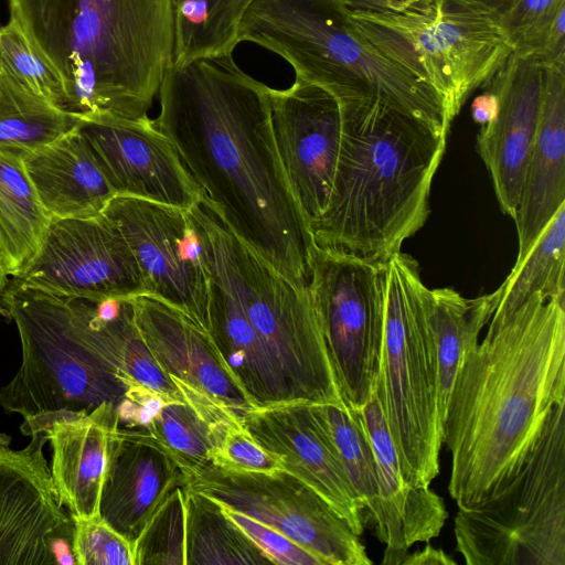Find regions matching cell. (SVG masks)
<instances>
[{
	"instance_id": "7a4b0ae2",
	"label": "cell",
	"mask_w": 565,
	"mask_h": 565,
	"mask_svg": "<svg viewBox=\"0 0 565 565\" xmlns=\"http://www.w3.org/2000/svg\"><path fill=\"white\" fill-rule=\"evenodd\" d=\"M565 404V300L536 294L494 310L461 358L444 420L448 491L470 508L502 490Z\"/></svg>"
},
{
	"instance_id": "7402d4cb",
	"label": "cell",
	"mask_w": 565,
	"mask_h": 565,
	"mask_svg": "<svg viewBox=\"0 0 565 565\" xmlns=\"http://www.w3.org/2000/svg\"><path fill=\"white\" fill-rule=\"evenodd\" d=\"M130 300L137 330L166 374L218 399L239 419L253 408L225 370L207 332L153 295Z\"/></svg>"
},
{
	"instance_id": "9c48e42d",
	"label": "cell",
	"mask_w": 565,
	"mask_h": 565,
	"mask_svg": "<svg viewBox=\"0 0 565 565\" xmlns=\"http://www.w3.org/2000/svg\"><path fill=\"white\" fill-rule=\"evenodd\" d=\"M565 404L552 409L516 476L455 518L468 565H565Z\"/></svg>"
},
{
	"instance_id": "30bf717a",
	"label": "cell",
	"mask_w": 565,
	"mask_h": 565,
	"mask_svg": "<svg viewBox=\"0 0 565 565\" xmlns=\"http://www.w3.org/2000/svg\"><path fill=\"white\" fill-rule=\"evenodd\" d=\"M351 18L375 47L437 94L450 122L512 54L499 19L458 0H441L431 18Z\"/></svg>"
},
{
	"instance_id": "cb8c5ba5",
	"label": "cell",
	"mask_w": 565,
	"mask_h": 565,
	"mask_svg": "<svg viewBox=\"0 0 565 565\" xmlns=\"http://www.w3.org/2000/svg\"><path fill=\"white\" fill-rule=\"evenodd\" d=\"M565 205V68L544 67L540 121L513 217L520 263Z\"/></svg>"
},
{
	"instance_id": "1f68e13d",
	"label": "cell",
	"mask_w": 565,
	"mask_h": 565,
	"mask_svg": "<svg viewBox=\"0 0 565 565\" xmlns=\"http://www.w3.org/2000/svg\"><path fill=\"white\" fill-rule=\"evenodd\" d=\"M565 205L552 217L499 287L495 310L520 306L533 295L565 300Z\"/></svg>"
},
{
	"instance_id": "8d00e7d4",
	"label": "cell",
	"mask_w": 565,
	"mask_h": 565,
	"mask_svg": "<svg viewBox=\"0 0 565 565\" xmlns=\"http://www.w3.org/2000/svg\"><path fill=\"white\" fill-rule=\"evenodd\" d=\"M72 519L74 531L71 547L75 564L134 565L132 544L100 515Z\"/></svg>"
},
{
	"instance_id": "277c9868",
	"label": "cell",
	"mask_w": 565,
	"mask_h": 565,
	"mask_svg": "<svg viewBox=\"0 0 565 565\" xmlns=\"http://www.w3.org/2000/svg\"><path fill=\"white\" fill-rule=\"evenodd\" d=\"M13 20L58 76L64 111L148 116L174 47L173 0H9Z\"/></svg>"
},
{
	"instance_id": "d6986e66",
	"label": "cell",
	"mask_w": 565,
	"mask_h": 565,
	"mask_svg": "<svg viewBox=\"0 0 565 565\" xmlns=\"http://www.w3.org/2000/svg\"><path fill=\"white\" fill-rule=\"evenodd\" d=\"M543 72L539 62L512 53L486 85L497 98V111L490 122L481 126L477 148L500 209L512 218L537 132Z\"/></svg>"
},
{
	"instance_id": "2e32d148",
	"label": "cell",
	"mask_w": 565,
	"mask_h": 565,
	"mask_svg": "<svg viewBox=\"0 0 565 565\" xmlns=\"http://www.w3.org/2000/svg\"><path fill=\"white\" fill-rule=\"evenodd\" d=\"M269 102L279 157L310 230L332 189L342 134L340 102L298 76L288 88H269Z\"/></svg>"
},
{
	"instance_id": "3957f363",
	"label": "cell",
	"mask_w": 565,
	"mask_h": 565,
	"mask_svg": "<svg viewBox=\"0 0 565 565\" xmlns=\"http://www.w3.org/2000/svg\"><path fill=\"white\" fill-rule=\"evenodd\" d=\"M189 212L212 277L210 337L253 407H347L308 287L237 237L204 198Z\"/></svg>"
},
{
	"instance_id": "7c38bea8",
	"label": "cell",
	"mask_w": 565,
	"mask_h": 565,
	"mask_svg": "<svg viewBox=\"0 0 565 565\" xmlns=\"http://www.w3.org/2000/svg\"><path fill=\"white\" fill-rule=\"evenodd\" d=\"M186 491L207 495L299 544L323 565H371L360 535L318 492L280 469L234 471L213 465L185 475Z\"/></svg>"
},
{
	"instance_id": "d4e9b609",
	"label": "cell",
	"mask_w": 565,
	"mask_h": 565,
	"mask_svg": "<svg viewBox=\"0 0 565 565\" xmlns=\"http://www.w3.org/2000/svg\"><path fill=\"white\" fill-rule=\"evenodd\" d=\"M23 162L41 204L52 218L99 215L116 196L78 125L25 157Z\"/></svg>"
},
{
	"instance_id": "d6a6232c",
	"label": "cell",
	"mask_w": 565,
	"mask_h": 565,
	"mask_svg": "<svg viewBox=\"0 0 565 565\" xmlns=\"http://www.w3.org/2000/svg\"><path fill=\"white\" fill-rule=\"evenodd\" d=\"M318 406L349 481L373 521L377 539L381 540L385 527V511L377 465L360 409L331 404Z\"/></svg>"
},
{
	"instance_id": "52a82bcc",
	"label": "cell",
	"mask_w": 565,
	"mask_h": 565,
	"mask_svg": "<svg viewBox=\"0 0 565 565\" xmlns=\"http://www.w3.org/2000/svg\"><path fill=\"white\" fill-rule=\"evenodd\" d=\"M239 42L276 53L296 76L339 100L380 98L440 135L449 132L437 94L375 47L338 0H254L239 20Z\"/></svg>"
},
{
	"instance_id": "f35d334b",
	"label": "cell",
	"mask_w": 565,
	"mask_h": 565,
	"mask_svg": "<svg viewBox=\"0 0 565 565\" xmlns=\"http://www.w3.org/2000/svg\"><path fill=\"white\" fill-rule=\"evenodd\" d=\"M223 508L225 513L266 553L273 564L323 565L317 556L278 531L244 513L225 505Z\"/></svg>"
},
{
	"instance_id": "e0dca14e",
	"label": "cell",
	"mask_w": 565,
	"mask_h": 565,
	"mask_svg": "<svg viewBox=\"0 0 565 565\" xmlns=\"http://www.w3.org/2000/svg\"><path fill=\"white\" fill-rule=\"evenodd\" d=\"M78 129L116 195L183 210H190L202 200L201 189L174 146L148 116L81 119Z\"/></svg>"
},
{
	"instance_id": "836d02e7",
	"label": "cell",
	"mask_w": 565,
	"mask_h": 565,
	"mask_svg": "<svg viewBox=\"0 0 565 565\" xmlns=\"http://www.w3.org/2000/svg\"><path fill=\"white\" fill-rule=\"evenodd\" d=\"M499 22L513 54L565 68V0H515Z\"/></svg>"
},
{
	"instance_id": "e575fe53",
	"label": "cell",
	"mask_w": 565,
	"mask_h": 565,
	"mask_svg": "<svg viewBox=\"0 0 565 565\" xmlns=\"http://www.w3.org/2000/svg\"><path fill=\"white\" fill-rule=\"evenodd\" d=\"M132 551L134 565H185L183 487H175L156 509Z\"/></svg>"
},
{
	"instance_id": "f546056e",
	"label": "cell",
	"mask_w": 565,
	"mask_h": 565,
	"mask_svg": "<svg viewBox=\"0 0 565 565\" xmlns=\"http://www.w3.org/2000/svg\"><path fill=\"white\" fill-rule=\"evenodd\" d=\"M79 121L0 67L1 152L24 159L72 131Z\"/></svg>"
},
{
	"instance_id": "5bb4252c",
	"label": "cell",
	"mask_w": 565,
	"mask_h": 565,
	"mask_svg": "<svg viewBox=\"0 0 565 565\" xmlns=\"http://www.w3.org/2000/svg\"><path fill=\"white\" fill-rule=\"evenodd\" d=\"M19 284L51 295L98 301L147 294L136 257L104 213L52 218Z\"/></svg>"
},
{
	"instance_id": "4fadbf2b",
	"label": "cell",
	"mask_w": 565,
	"mask_h": 565,
	"mask_svg": "<svg viewBox=\"0 0 565 565\" xmlns=\"http://www.w3.org/2000/svg\"><path fill=\"white\" fill-rule=\"evenodd\" d=\"M103 213L129 244L147 294L177 308L210 334L212 277L189 210L116 195Z\"/></svg>"
},
{
	"instance_id": "ee69618b",
	"label": "cell",
	"mask_w": 565,
	"mask_h": 565,
	"mask_svg": "<svg viewBox=\"0 0 565 565\" xmlns=\"http://www.w3.org/2000/svg\"><path fill=\"white\" fill-rule=\"evenodd\" d=\"M7 277L8 276L4 274V271L2 270V268L0 266V312H2V313H6L4 308L2 306V296L6 290Z\"/></svg>"
},
{
	"instance_id": "60d3db41",
	"label": "cell",
	"mask_w": 565,
	"mask_h": 565,
	"mask_svg": "<svg viewBox=\"0 0 565 565\" xmlns=\"http://www.w3.org/2000/svg\"><path fill=\"white\" fill-rule=\"evenodd\" d=\"M456 561L444 550L430 544L417 552L407 553L401 565H455Z\"/></svg>"
},
{
	"instance_id": "6da1fadb",
	"label": "cell",
	"mask_w": 565,
	"mask_h": 565,
	"mask_svg": "<svg viewBox=\"0 0 565 565\" xmlns=\"http://www.w3.org/2000/svg\"><path fill=\"white\" fill-rule=\"evenodd\" d=\"M269 88L232 54L171 64L154 122L225 225L308 287L316 245L279 157Z\"/></svg>"
},
{
	"instance_id": "ac0fdd59",
	"label": "cell",
	"mask_w": 565,
	"mask_h": 565,
	"mask_svg": "<svg viewBox=\"0 0 565 565\" xmlns=\"http://www.w3.org/2000/svg\"><path fill=\"white\" fill-rule=\"evenodd\" d=\"M241 423L262 448L279 459L284 470L311 487L362 535L364 505L349 481L318 404L253 407Z\"/></svg>"
},
{
	"instance_id": "f6af8a7d",
	"label": "cell",
	"mask_w": 565,
	"mask_h": 565,
	"mask_svg": "<svg viewBox=\"0 0 565 565\" xmlns=\"http://www.w3.org/2000/svg\"><path fill=\"white\" fill-rule=\"evenodd\" d=\"M11 438L10 436L0 433V447H8L10 445Z\"/></svg>"
},
{
	"instance_id": "4316f807",
	"label": "cell",
	"mask_w": 565,
	"mask_h": 565,
	"mask_svg": "<svg viewBox=\"0 0 565 565\" xmlns=\"http://www.w3.org/2000/svg\"><path fill=\"white\" fill-rule=\"evenodd\" d=\"M500 298V289L465 298L451 288H427L426 311L437 356L438 403L444 420L465 350L479 341Z\"/></svg>"
},
{
	"instance_id": "b9f144b4",
	"label": "cell",
	"mask_w": 565,
	"mask_h": 565,
	"mask_svg": "<svg viewBox=\"0 0 565 565\" xmlns=\"http://www.w3.org/2000/svg\"><path fill=\"white\" fill-rule=\"evenodd\" d=\"M497 111V98L488 88L477 96L471 104V115L475 122L484 126L490 122Z\"/></svg>"
},
{
	"instance_id": "4dcf8cb0",
	"label": "cell",
	"mask_w": 565,
	"mask_h": 565,
	"mask_svg": "<svg viewBox=\"0 0 565 565\" xmlns=\"http://www.w3.org/2000/svg\"><path fill=\"white\" fill-rule=\"evenodd\" d=\"M254 0H173V65L232 54L237 28Z\"/></svg>"
},
{
	"instance_id": "83f0119b",
	"label": "cell",
	"mask_w": 565,
	"mask_h": 565,
	"mask_svg": "<svg viewBox=\"0 0 565 565\" xmlns=\"http://www.w3.org/2000/svg\"><path fill=\"white\" fill-rule=\"evenodd\" d=\"M51 220L23 159L0 151V266L7 276L18 277L30 265Z\"/></svg>"
},
{
	"instance_id": "484cf974",
	"label": "cell",
	"mask_w": 565,
	"mask_h": 565,
	"mask_svg": "<svg viewBox=\"0 0 565 565\" xmlns=\"http://www.w3.org/2000/svg\"><path fill=\"white\" fill-rule=\"evenodd\" d=\"M182 401L168 402L147 430L175 458L184 473L212 463L228 430L241 424L236 414L213 396L171 377Z\"/></svg>"
},
{
	"instance_id": "5b68a950",
	"label": "cell",
	"mask_w": 565,
	"mask_h": 565,
	"mask_svg": "<svg viewBox=\"0 0 565 565\" xmlns=\"http://www.w3.org/2000/svg\"><path fill=\"white\" fill-rule=\"evenodd\" d=\"M339 102L332 189L310 233L320 248L383 263L426 223L447 135L380 98Z\"/></svg>"
},
{
	"instance_id": "8fae6325",
	"label": "cell",
	"mask_w": 565,
	"mask_h": 565,
	"mask_svg": "<svg viewBox=\"0 0 565 565\" xmlns=\"http://www.w3.org/2000/svg\"><path fill=\"white\" fill-rule=\"evenodd\" d=\"M384 262L315 246L308 290L347 407L374 393L384 333Z\"/></svg>"
},
{
	"instance_id": "8992f818",
	"label": "cell",
	"mask_w": 565,
	"mask_h": 565,
	"mask_svg": "<svg viewBox=\"0 0 565 565\" xmlns=\"http://www.w3.org/2000/svg\"><path fill=\"white\" fill-rule=\"evenodd\" d=\"M9 287L2 305L17 324L22 361L0 387V406L28 418L111 404L121 423L141 386L124 371L135 332L128 300L65 298L15 280Z\"/></svg>"
},
{
	"instance_id": "ffe728a7",
	"label": "cell",
	"mask_w": 565,
	"mask_h": 565,
	"mask_svg": "<svg viewBox=\"0 0 565 565\" xmlns=\"http://www.w3.org/2000/svg\"><path fill=\"white\" fill-rule=\"evenodd\" d=\"M119 427L120 412L111 404L90 413L58 411L23 418V435L42 433L51 445L52 480L72 516L99 515L110 437Z\"/></svg>"
},
{
	"instance_id": "603a6c76",
	"label": "cell",
	"mask_w": 565,
	"mask_h": 565,
	"mask_svg": "<svg viewBox=\"0 0 565 565\" xmlns=\"http://www.w3.org/2000/svg\"><path fill=\"white\" fill-rule=\"evenodd\" d=\"M360 413L374 451L385 511V527L380 540L385 545L382 564L401 565L413 544L427 543L440 534L448 513L443 498L429 487H412L405 481L374 395Z\"/></svg>"
},
{
	"instance_id": "ba28073f",
	"label": "cell",
	"mask_w": 565,
	"mask_h": 565,
	"mask_svg": "<svg viewBox=\"0 0 565 565\" xmlns=\"http://www.w3.org/2000/svg\"><path fill=\"white\" fill-rule=\"evenodd\" d=\"M384 333L373 395L412 487H429L439 473L444 429L437 356L420 268L398 252L384 262Z\"/></svg>"
},
{
	"instance_id": "74e56055",
	"label": "cell",
	"mask_w": 565,
	"mask_h": 565,
	"mask_svg": "<svg viewBox=\"0 0 565 565\" xmlns=\"http://www.w3.org/2000/svg\"><path fill=\"white\" fill-rule=\"evenodd\" d=\"M211 465L234 471L274 472L282 469L279 459L262 448L242 423L228 430Z\"/></svg>"
},
{
	"instance_id": "d590c367",
	"label": "cell",
	"mask_w": 565,
	"mask_h": 565,
	"mask_svg": "<svg viewBox=\"0 0 565 565\" xmlns=\"http://www.w3.org/2000/svg\"><path fill=\"white\" fill-rule=\"evenodd\" d=\"M0 67L26 88L64 110L63 85L13 21L0 26Z\"/></svg>"
},
{
	"instance_id": "f1b7e54d",
	"label": "cell",
	"mask_w": 565,
	"mask_h": 565,
	"mask_svg": "<svg viewBox=\"0 0 565 565\" xmlns=\"http://www.w3.org/2000/svg\"><path fill=\"white\" fill-rule=\"evenodd\" d=\"M183 492L185 565L273 564L218 501L198 492Z\"/></svg>"
},
{
	"instance_id": "44dd1931",
	"label": "cell",
	"mask_w": 565,
	"mask_h": 565,
	"mask_svg": "<svg viewBox=\"0 0 565 565\" xmlns=\"http://www.w3.org/2000/svg\"><path fill=\"white\" fill-rule=\"evenodd\" d=\"M185 481L179 462L148 430L119 427L110 437L99 515L134 546L156 509Z\"/></svg>"
},
{
	"instance_id": "ab89813d",
	"label": "cell",
	"mask_w": 565,
	"mask_h": 565,
	"mask_svg": "<svg viewBox=\"0 0 565 565\" xmlns=\"http://www.w3.org/2000/svg\"><path fill=\"white\" fill-rule=\"evenodd\" d=\"M350 14L435 17L441 0H338Z\"/></svg>"
},
{
	"instance_id": "9a60e30c",
	"label": "cell",
	"mask_w": 565,
	"mask_h": 565,
	"mask_svg": "<svg viewBox=\"0 0 565 565\" xmlns=\"http://www.w3.org/2000/svg\"><path fill=\"white\" fill-rule=\"evenodd\" d=\"M44 434L21 450L0 447V565L75 563L74 522L61 504L43 454Z\"/></svg>"
},
{
	"instance_id": "7bdbcfd3",
	"label": "cell",
	"mask_w": 565,
	"mask_h": 565,
	"mask_svg": "<svg viewBox=\"0 0 565 565\" xmlns=\"http://www.w3.org/2000/svg\"><path fill=\"white\" fill-rule=\"evenodd\" d=\"M477 10L500 19L515 2V0H458Z\"/></svg>"
}]
</instances>
